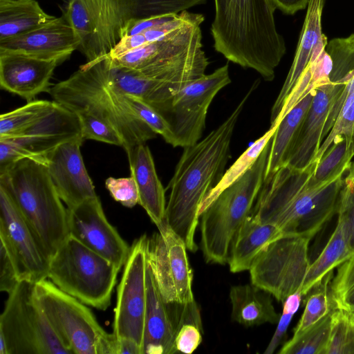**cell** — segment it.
Masks as SVG:
<instances>
[{"label":"cell","mask_w":354,"mask_h":354,"mask_svg":"<svg viewBox=\"0 0 354 354\" xmlns=\"http://www.w3.org/2000/svg\"><path fill=\"white\" fill-rule=\"evenodd\" d=\"M259 80L253 82L230 115L196 143L184 147L167 189L165 221L194 252L202 203L222 178L230 156L233 133L241 114Z\"/></svg>","instance_id":"cell-1"},{"label":"cell","mask_w":354,"mask_h":354,"mask_svg":"<svg viewBox=\"0 0 354 354\" xmlns=\"http://www.w3.org/2000/svg\"><path fill=\"white\" fill-rule=\"evenodd\" d=\"M317 160L303 169L288 165L264 179L251 216L261 223L277 226L284 235L311 239L337 214L342 176L325 185L308 183Z\"/></svg>","instance_id":"cell-2"},{"label":"cell","mask_w":354,"mask_h":354,"mask_svg":"<svg viewBox=\"0 0 354 354\" xmlns=\"http://www.w3.org/2000/svg\"><path fill=\"white\" fill-rule=\"evenodd\" d=\"M214 48L228 61L272 81L286 53L271 0H214Z\"/></svg>","instance_id":"cell-3"},{"label":"cell","mask_w":354,"mask_h":354,"mask_svg":"<svg viewBox=\"0 0 354 354\" xmlns=\"http://www.w3.org/2000/svg\"><path fill=\"white\" fill-rule=\"evenodd\" d=\"M48 93L75 115H88L114 127L124 141L127 154L156 137L131 110L123 93L109 83L105 57L86 62L68 78L50 87Z\"/></svg>","instance_id":"cell-4"},{"label":"cell","mask_w":354,"mask_h":354,"mask_svg":"<svg viewBox=\"0 0 354 354\" xmlns=\"http://www.w3.org/2000/svg\"><path fill=\"white\" fill-rule=\"evenodd\" d=\"M207 0H68L63 15L76 31L78 50L93 62L106 56L133 19L178 14Z\"/></svg>","instance_id":"cell-5"},{"label":"cell","mask_w":354,"mask_h":354,"mask_svg":"<svg viewBox=\"0 0 354 354\" xmlns=\"http://www.w3.org/2000/svg\"><path fill=\"white\" fill-rule=\"evenodd\" d=\"M0 187L12 198L50 261L70 234L67 208L46 165L34 158L19 160L0 174Z\"/></svg>","instance_id":"cell-6"},{"label":"cell","mask_w":354,"mask_h":354,"mask_svg":"<svg viewBox=\"0 0 354 354\" xmlns=\"http://www.w3.org/2000/svg\"><path fill=\"white\" fill-rule=\"evenodd\" d=\"M205 18L188 22L163 38L115 59L111 64L139 71L150 79L181 90L205 75L209 65L203 49L201 24Z\"/></svg>","instance_id":"cell-7"},{"label":"cell","mask_w":354,"mask_h":354,"mask_svg":"<svg viewBox=\"0 0 354 354\" xmlns=\"http://www.w3.org/2000/svg\"><path fill=\"white\" fill-rule=\"evenodd\" d=\"M271 141L253 165L200 214V245L207 263H227L233 241L251 215L264 182Z\"/></svg>","instance_id":"cell-8"},{"label":"cell","mask_w":354,"mask_h":354,"mask_svg":"<svg viewBox=\"0 0 354 354\" xmlns=\"http://www.w3.org/2000/svg\"><path fill=\"white\" fill-rule=\"evenodd\" d=\"M120 270L69 236L50 259L48 278L84 304L106 310Z\"/></svg>","instance_id":"cell-9"},{"label":"cell","mask_w":354,"mask_h":354,"mask_svg":"<svg viewBox=\"0 0 354 354\" xmlns=\"http://www.w3.org/2000/svg\"><path fill=\"white\" fill-rule=\"evenodd\" d=\"M34 284L20 281L8 294L0 316V354H71L35 300Z\"/></svg>","instance_id":"cell-10"},{"label":"cell","mask_w":354,"mask_h":354,"mask_svg":"<svg viewBox=\"0 0 354 354\" xmlns=\"http://www.w3.org/2000/svg\"><path fill=\"white\" fill-rule=\"evenodd\" d=\"M34 296L55 333L71 354H96L98 341L106 331L87 305L46 279L34 284Z\"/></svg>","instance_id":"cell-11"},{"label":"cell","mask_w":354,"mask_h":354,"mask_svg":"<svg viewBox=\"0 0 354 354\" xmlns=\"http://www.w3.org/2000/svg\"><path fill=\"white\" fill-rule=\"evenodd\" d=\"M310 239L303 235H283L270 243L249 270L251 283L281 302L301 290L310 265Z\"/></svg>","instance_id":"cell-12"},{"label":"cell","mask_w":354,"mask_h":354,"mask_svg":"<svg viewBox=\"0 0 354 354\" xmlns=\"http://www.w3.org/2000/svg\"><path fill=\"white\" fill-rule=\"evenodd\" d=\"M230 82L226 64L190 82L172 98L162 116L169 125L173 147L184 148L201 139L212 102Z\"/></svg>","instance_id":"cell-13"},{"label":"cell","mask_w":354,"mask_h":354,"mask_svg":"<svg viewBox=\"0 0 354 354\" xmlns=\"http://www.w3.org/2000/svg\"><path fill=\"white\" fill-rule=\"evenodd\" d=\"M148 245L149 238L143 234L130 246L118 286L113 324V333L118 338L131 339L142 350L147 303Z\"/></svg>","instance_id":"cell-14"},{"label":"cell","mask_w":354,"mask_h":354,"mask_svg":"<svg viewBox=\"0 0 354 354\" xmlns=\"http://www.w3.org/2000/svg\"><path fill=\"white\" fill-rule=\"evenodd\" d=\"M149 238L148 261L167 304L194 301L193 272L183 240L164 221Z\"/></svg>","instance_id":"cell-15"},{"label":"cell","mask_w":354,"mask_h":354,"mask_svg":"<svg viewBox=\"0 0 354 354\" xmlns=\"http://www.w3.org/2000/svg\"><path fill=\"white\" fill-rule=\"evenodd\" d=\"M80 137L79 119L58 103L51 113L22 133L0 138V174L19 160H40L59 145Z\"/></svg>","instance_id":"cell-16"},{"label":"cell","mask_w":354,"mask_h":354,"mask_svg":"<svg viewBox=\"0 0 354 354\" xmlns=\"http://www.w3.org/2000/svg\"><path fill=\"white\" fill-rule=\"evenodd\" d=\"M0 244L10 257L19 281L48 278L49 259L8 192L0 187Z\"/></svg>","instance_id":"cell-17"},{"label":"cell","mask_w":354,"mask_h":354,"mask_svg":"<svg viewBox=\"0 0 354 354\" xmlns=\"http://www.w3.org/2000/svg\"><path fill=\"white\" fill-rule=\"evenodd\" d=\"M70 236L113 263L119 269L130 247L109 222L97 196L67 208Z\"/></svg>","instance_id":"cell-18"},{"label":"cell","mask_w":354,"mask_h":354,"mask_svg":"<svg viewBox=\"0 0 354 354\" xmlns=\"http://www.w3.org/2000/svg\"><path fill=\"white\" fill-rule=\"evenodd\" d=\"M84 140L80 137L64 142L40 160L67 208L97 196L81 154Z\"/></svg>","instance_id":"cell-19"},{"label":"cell","mask_w":354,"mask_h":354,"mask_svg":"<svg viewBox=\"0 0 354 354\" xmlns=\"http://www.w3.org/2000/svg\"><path fill=\"white\" fill-rule=\"evenodd\" d=\"M81 41L64 15L24 34L0 41V52H14L57 61L78 50Z\"/></svg>","instance_id":"cell-20"},{"label":"cell","mask_w":354,"mask_h":354,"mask_svg":"<svg viewBox=\"0 0 354 354\" xmlns=\"http://www.w3.org/2000/svg\"><path fill=\"white\" fill-rule=\"evenodd\" d=\"M345 85L330 81L315 88L312 103L284 165L303 169L315 161L328 114Z\"/></svg>","instance_id":"cell-21"},{"label":"cell","mask_w":354,"mask_h":354,"mask_svg":"<svg viewBox=\"0 0 354 354\" xmlns=\"http://www.w3.org/2000/svg\"><path fill=\"white\" fill-rule=\"evenodd\" d=\"M57 61L14 52H0V86L25 99L33 100L49 91Z\"/></svg>","instance_id":"cell-22"},{"label":"cell","mask_w":354,"mask_h":354,"mask_svg":"<svg viewBox=\"0 0 354 354\" xmlns=\"http://www.w3.org/2000/svg\"><path fill=\"white\" fill-rule=\"evenodd\" d=\"M147 303L145 315L143 354H172L175 328L170 310L159 290L148 261L146 274Z\"/></svg>","instance_id":"cell-23"},{"label":"cell","mask_w":354,"mask_h":354,"mask_svg":"<svg viewBox=\"0 0 354 354\" xmlns=\"http://www.w3.org/2000/svg\"><path fill=\"white\" fill-rule=\"evenodd\" d=\"M324 2L325 0H309L308 1L292 64L271 109V125L276 121L286 99L308 66L319 44L325 36L322 28V15Z\"/></svg>","instance_id":"cell-24"},{"label":"cell","mask_w":354,"mask_h":354,"mask_svg":"<svg viewBox=\"0 0 354 354\" xmlns=\"http://www.w3.org/2000/svg\"><path fill=\"white\" fill-rule=\"evenodd\" d=\"M131 176L134 178L139 194V203L157 226L165 217V190L158 176L149 147L141 144L127 154Z\"/></svg>","instance_id":"cell-25"},{"label":"cell","mask_w":354,"mask_h":354,"mask_svg":"<svg viewBox=\"0 0 354 354\" xmlns=\"http://www.w3.org/2000/svg\"><path fill=\"white\" fill-rule=\"evenodd\" d=\"M105 58L109 83L123 93L140 98L162 115L180 91L171 84L147 77L136 70L113 65L106 56Z\"/></svg>","instance_id":"cell-26"},{"label":"cell","mask_w":354,"mask_h":354,"mask_svg":"<svg viewBox=\"0 0 354 354\" xmlns=\"http://www.w3.org/2000/svg\"><path fill=\"white\" fill-rule=\"evenodd\" d=\"M283 233L275 225L261 223L251 215L239 228L231 247L228 262L230 272L249 270L261 251Z\"/></svg>","instance_id":"cell-27"},{"label":"cell","mask_w":354,"mask_h":354,"mask_svg":"<svg viewBox=\"0 0 354 354\" xmlns=\"http://www.w3.org/2000/svg\"><path fill=\"white\" fill-rule=\"evenodd\" d=\"M272 296L252 283L232 286L229 294L232 319L246 327L277 324L281 315L275 310Z\"/></svg>","instance_id":"cell-28"},{"label":"cell","mask_w":354,"mask_h":354,"mask_svg":"<svg viewBox=\"0 0 354 354\" xmlns=\"http://www.w3.org/2000/svg\"><path fill=\"white\" fill-rule=\"evenodd\" d=\"M314 95L315 89H313L300 100L277 125L271 141L264 179L285 165L298 137Z\"/></svg>","instance_id":"cell-29"},{"label":"cell","mask_w":354,"mask_h":354,"mask_svg":"<svg viewBox=\"0 0 354 354\" xmlns=\"http://www.w3.org/2000/svg\"><path fill=\"white\" fill-rule=\"evenodd\" d=\"M55 17L35 0H0V41L37 28Z\"/></svg>","instance_id":"cell-30"},{"label":"cell","mask_w":354,"mask_h":354,"mask_svg":"<svg viewBox=\"0 0 354 354\" xmlns=\"http://www.w3.org/2000/svg\"><path fill=\"white\" fill-rule=\"evenodd\" d=\"M353 254L346 226L338 218L328 243L309 266L301 288L302 296H306L327 274L332 272L334 268H337Z\"/></svg>","instance_id":"cell-31"},{"label":"cell","mask_w":354,"mask_h":354,"mask_svg":"<svg viewBox=\"0 0 354 354\" xmlns=\"http://www.w3.org/2000/svg\"><path fill=\"white\" fill-rule=\"evenodd\" d=\"M354 156V138H336L331 145L317 160L315 170L308 183L318 187L328 183L344 174L348 169Z\"/></svg>","instance_id":"cell-32"},{"label":"cell","mask_w":354,"mask_h":354,"mask_svg":"<svg viewBox=\"0 0 354 354\" xmlns=\"http://www.w3.org/2000/svg\"><path fill=\"white\" fill-rule=\"evenodd\" d=\"M55 101L37 100L0 116V138L15 137L51 113L57 106Z\"/></svg>","instance_id":"cell-33"},{"label":"cell","mask_w":354,"mask_h":354,"mask_svg":"<svg viewBox=\"0 0 354 354\" xmlns=\"http://www.w3.org/2000/svg\"><path fill=\"white\" fill-rule=\"evenodd\" d=\"M277 126L270 129L249 147L226 170L216 187L207 194L200 208V214L225 188L239 179L255 162L272 139Z\"/></svg>","instance_id":"cell-34"},{"label":"cell","mask_w":354,"mask_h":354,"mask_svg":"<svg viewBox=\"0 0 354 354\" xmlns=\"http://www.w3.org/2000/svg\"><path fill=\"white\" fill-rule=\"evenodd\" d=\"M331 312L300 334L292 336L279 353L325 354L330 335Z\"/></svg>","instance_id":"cell-35"},{"label":"cell","mask_w":354,"mask_h":354,"mask_svg":"<svg viewBox=\"0 0 354 354\" xmlns=\"http://www.w3.org/2000/svg\"><path fill=\"white\" fill-rule=\"evenodd\" d=\"M328 293L333 310L354 312V254L337 267Z\"/></svg>","instance_id":"cell-36"},{"label":"cell","mask_w":354,"mask_h":354,"mask_svg":"<svg viewBox=\"0 0 354 354\" xmlns=\"http://www.w3.org/2000/svg\"><path fill=\"white\" fill-rule=\"evenodd\" d=\"M331 273L306 295L305 308L294 329L293 336L300 334L333 310L328 293Z\"/></svg>","instance_id":"cell-37"},{"label":"cell","mask_w":354,"mask_h":354,"mask_svg":"<svg viewBox=\"0 0 354 354\" xmlns=\"http://www.w3.org/2000/svg\"><path fill=\"white\" fill-rule=\"evenodd\" d=\"M325 49L333 62L330 81L346 84L354 75V34L332 39Z\"/></svg>","instance_id":"cell-38"},{"label":"cell","mask_w":354,"mask_h":354,"mask_svg":"<svg viewBox=\"0 0 354 354\" xmlns=\"http://www.w3.org/2000/svg\"><path fill=\"white\" fill-rule=\"evenodd\" d=\"M325 354H354V320L341 310L331 312V329Z\"/></svg>","instance_id":"cell-39"},{"label":"cell","mask_w":354,"mask_h":354,"mask_svg":"<svg viewBox=\"0 0 354 354\" xmlns=\"http://www.w3.org/2000/svg\"><path fill=\"white\" fill-rule=\"evenodd\" d=\"M123 95L126 102L135 114L156 134L161 136L167 143L171 145L172 133L165 118L140 98L125 93Z\"/></svg>","instance_id":"cell-40"},{"label":"cell","mask_w":354,"mask_h":354,"mask_svg":"<svg viewBox=\"0 0 354 354\" xmlns=\"http://www.w3.org/2000/svg\"><path fill=\"white\" fill-rule=\"evenodd\" d=\"M347 172L343 179L337 215L346 226L354 251V162H351Z\"/></svg>","instance_id":"cell-41"},{"label":"cell","mask_w":354,"mask_h":354,"mask_svg":"<svg viewBox=\"0 0 354 354\" xmlns=\"http://www.w3.org/2000/svg\"><path fill=\"white\" fill-rule=\"evenodd\" d=\"M342 136L349 138H354V100L344 103L328 137L320 145L315 160H319L334 140Z\"/></svg>","instance_id":"cell-42"},{"label":"cell","mask_w":354,"mask_h":354,"mask_svg":"<svg viewBox=\"0 0 354 354\" xmlns=\"http://www.w3.org/2000/svg\"><path fill=\"white\" fill-rule=\"evenodd\" d=\"M301 290L288 297L283 302V310L277 323V328L272 335L264 353L272 354L283 339L291 320L298 310L301 301Z\"/></svg>","instance_id":"cell-43"},{"label":"cell","mask_w":354,"mask_h":354,"mask_svg":"<svg viewBox=\"0 0 354 354\" xmlns=\"http://www.w3.org/2000/svg\"><path fill=\"white\" fill-rule=\"evenodd\" d=\"M106 188L112 198L127 207L131 208L139 203V194L134 178L109 177L105 181Z\"/></svg>","instance_id":"cell-44"},{"label":"cell","mask_w":354,"mask_h":354,"mask_svg":"<svg viewBox=\"0 0 354 354\" xmlns=\"http://www.w3.org/2000/svg\"><path fill=\"white\" fill-rule=\"evenodd\" d=\"M203 326L192 322H187L179 326L176 331L174 348L176 352L192 353L201 344Z\"/></svg>","instance_id":"cell-45"},{"label":"cell","mask_w":354,"mask_h":354,"mask_svg":"<svg viewBox=\"0 0 354 354\" xmlns=\"http://www.w3.org/2000/svg\"><path fill=\"white\" fill-rule=\"evenodd\" d=\"M19 282L10 257L4 247L0 244V290L8 294Z\"/></svg>","instance_id":"cell-46"},{"label":"cell","mask_w":354,"mask_h":354,"mask_svg":"<svg viewBox=\"0 0 354 354\" xmlns=\"http://www.w3.org/2000/svg\"><path fill=\"white\" fill-rule=\"evenodd\" d=\"M178 14H168L149 18L131 20L122 31V38L125 36L142 33L151 28L172 20Z\"/></svg>","instance_id":"cell-47"},{"label":"cell","mask_w":354,"mask_h":354,"mask_svg":"<svg viewBox=\"0 0 354 354\" xmlns=\"http://www.w3.org/2000/svg\"><path fill=\"white\" fill-rule=\"evenodd\" d=\"M347 100L348 101L354 100V75L346 84L343 91L331 107L322 133V140L332 129L344 101Z\"/></svg>","instance_id":"cell-48"},{"label":"cell","mask_w":354,"mask_h":354,"mask_svg":"<svg viewBox=\"0 0 354 354\" xmlns=\"http://www.w3.org/2000/svg\"><path fill=\"white\" fill-rule=\"evenodd\" d=\"M147 44L142 33L125 36L116 44L106 56L111 59L118 58Z\"/></svg>","instance_id":"cell-49"},{"label":"cell","mask_w":354,"mask_h":354,"mask_svg":"<svg viewBox=\"0 0 354 354\" xmlns=\"http://www.w3.org/2000/svg\"><path fill=\"white\" fill-rule=\"evenodd\" d=\"M277 9L287 15H294L307 7L309 0H271Z\"/></svg>","instance_id":"cell-50"},{"label":"cell","mask_w":354,"mask_h":354,"mask_svg":"<svg viewBox=\"0 0 354 354\" xmlns=\"http://www.w3.org/2000/svg\"><path fill=\"white\" fill-rule=\"evenodd\" d=\"M119 354H142L141 347L134 340L129 338H118Z\"/></svg>","instance_id":"cell-51"},{"label":"cell","mask_w":354,"mask_h":354,"mask_svg":"<svg viewBox=\"0 0 354 354\" xmlns=\"http://www.w3.org/2000/svg\"><path fill=\"white\" fill-rule=\"evenodd\" d=\"M350 317L354 320V312L352 313H347Z\"/></svg>","instance_id":"cell-52"}]
</instances>
